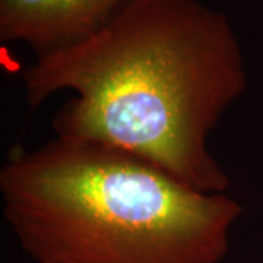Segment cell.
<instances>
[{
	"mask_svg": "<svg viewBox=\"0 0 263 263\" xmlns=\"http://www.w3.org/2000/svg\"><path fill=\"white\" fill-rule=\"evenodd\" d=\"M35 108L73 94L56 136L123 151L205 193L230 177L209 138L247 86L227 15L199 0H133L103 29L35 60L22 73Z\"/></svg>",
	"mask_w": 263,
	"mask_h": 263,
	"instance_id": "obj_1",
	"label": "cell"
},
{
	"mask_svg": "<svg viewBox=\"0 0 263 263\" xmlns=\"http://www.w3.org/2000/svg\"><path fill=\"white\" fill-rule=\"evenodd\" d=\"M2 212L32 263H219L243 214L123 151L54 136L0 168Z\"/></svg>",
	"mask_w": 263,
	"mask_h": 263,
	"instance_id": "obj_2",
	"label": "cell"
},
{
	"mask_svg": "<svg viewBox=\"0 0 263 263\" xmlns=\"http://www.w3.org/2000/svg\"><path fill=\"white\" fill-rule=\"evenodd\" d=\"M132 2L0 0V40L47 56L92 37Z\"/></svg>",
	"mask_w": 263,
	"mask_h": 263,
	"instance_id": "obj_3",
	"label": "cell"
}]
</instances>
